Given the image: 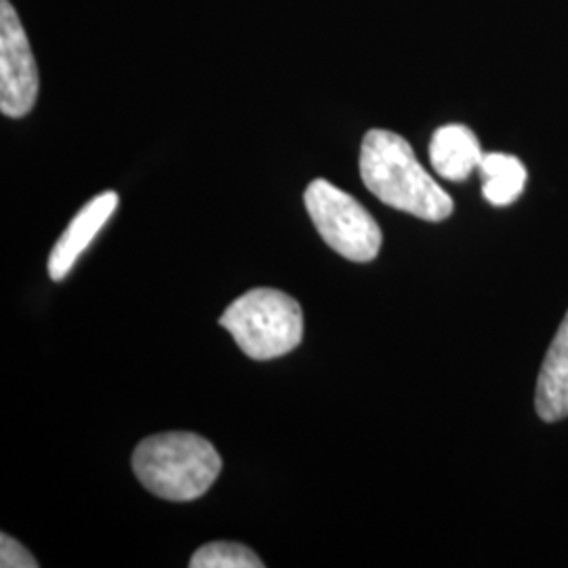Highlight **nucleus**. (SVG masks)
I'll return each instance as SVG.
<instances>
[{
  "instance_id": "obj_1",
  "label": "nucleus",
  "mask_w": 568,
  "mask_h": 568,
  "mask_svg": "<svg viewBox=\"0 0 568 568\" xmlns=\"http://www.w3.org/2000/svg\"><path fill=\"white\" fill-rule=\"evenodd\" d=\"M361 178L382 203L426 222H443L453 199L417 161L410 143L386 129L368 131L361 145Z\"/></svg>"
},
{
  "instance_id": "obj_2",
  "label": "nucleus",
  "mask_w": 568,
  "mask_h": 568,
  "mask_svg": "<svg viewBox=\"0 0 568 568\" xmlns=\"http://www.w3.org/2000/svg\"><path fill=\"white\" fill-rule=\"evenodd\" d=\"M131 464L143 487L169 501L203 497L222 471L220 453L192 432H166L145 438L135 448Z\"/></svg>"
},
{
  "instance_id": "obj_3",
  "label": "nucleus",
  "mask_w": 568,
  "mask_h": 568,
  "mask_svg": "<svg viewBox=\"0 0 568 568\" xmlns=\"http://www.w3.org/2000/svg\"><path fill=\"white\" fill-rule=\"evenodd\" d=\"M220 325L253 361H272L304 339V312L278 288H253L227 305Z\"/></svg>"
},
{
  "instance_id": "obj_4",
  "label": "nucleus",
  "mask_w": 568,
  "mask_h": 568,
  "mask_svg": "<svg viewBox=\"0 0 568 568\" xmlns=\"http://www.w3.org/2000/svg\"><path fill=\"white\" fill-rule=\"evenodd\" d=\"M305 209L333 251L349 262H373L384 243L382 227L352 194L326 180H314L304 194Z\"/></svg>"
},
{
  "instance_id": "obj_5",
  "label": "nucleus",
  "mask_w": 568,
  "mask_h": 568,
  "mask_svg": "<svg viewBox=\"0 0 568 568\" xmlns=\"http://www.w3.org/2000/svg\"><path fill=\"white\" fill-rule=\"evenodd\" d=\"M39 65L20 16L9 0H0V112L26 116L39 100Z\"/></svg>"
},
{
  "instance_id": "obj_6",
  "label": "nucleus",
  "mask_w": 568,
  "mask_h": 568,
  "mask_svg": "<svg viewBox=\"0 0 568 568\" xmlns=\"http://www.w3.org/2000/svg\"><path fill=\"white\" fill-rule=\"evenodd\" d=\"M116 206L119 194L110 190L82 206L81 213L65 227V232L61 234L60 241L49 255V276L53 281H63L68 276V272L77 264L84 248L93 243L103 225L114 215Z\"/></svg>"
},
{
  "instance_id": "obj_7",
  "label": "nucleus",
  "mask_w": 568,
  "mask_h": 568,
  "mask_svg": "<svg viewBox=\"0 0 568 568\" xmlns=\"http://www.w3.org/2000/svg\"><path fill=\"white\" fill-rule=\"evenodd\" d=\"M483 156L476 133L466 124H445L432 135L429 161L434 171L448 182H466L480 169Z\"/></svg>"
},
{
  "instance_id": "obj_8",
  "label": "nucleus",
  "mask_w": 568,
  "mask_h": 568,
  "mask_svg": "<svg viewBox=\"0 0 568 568\" xmlns=\"http://www.w3.org/2000/svg\"><path fill=\"white\" fill-rule=\"evenodd\" d=\"M535 408L548 424L568 417V312L539 371Z\"/></svg>"
},
{
  "instance_id": "obj_9",
  "label": "nucleus",
  "mask_w": 568,
  "mask_h": 568,
  "mask_svg": "<svg viewBox=\"0 0 568 568\" xmlns=\"http://www.w3.org/2000/svg\"><path fill=\"white\" fill-rule=\"evenodd\" d=\"M483 175V194L488 203L495 206H508L520 199L527 185V166L511 156L501 152H488L480 163Z\"/></svg>"
},
{
  "instance_id": "obj_10",
  "label": "nucleus",
  "mask_w": 568,
  "mask_h": 568,
  "mask_svg": "<svg viewBox=\"0 0 568 568\" xmlns=\"http://www.w3.org/2000/svg\"><path fill=\"white\" fill-rule=\"evenodd\" d=\"M192 568H264V562L253 549L243 544L215 541L199 549L192 560Z\"/></svg>"
},
{
  "instance_id": "obj_11",
  "label": "nucleus",
  "mask_w": 568,
  "mask_h": 568,
  "mask_svg": "<svg viewBox=\"0 0 568 568\" xmlns=\"http://www.w3.org/2000/svg\"><path fill=\"white\" fill-rule=\"evenodd\" d=\"M0 567L37 568L39 562L34 560V556L28 549L21 546L20 541H16L7 532H2V537H0Z\"/></svg>"
}]
</instances>
